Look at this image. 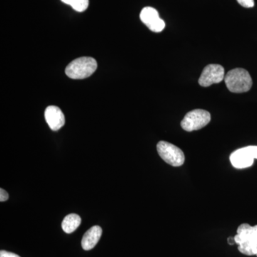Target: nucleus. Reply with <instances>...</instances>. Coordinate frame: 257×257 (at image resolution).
I'll return each mask as SVG.
<instances>
[{
    "label": "nucleus",
    "instance_id": "f257e3e1",
    "mask_svg": "<svg viewBox=\"0 0 257 257\" xmlns=\"http://www.w3.org/2000/svg\"><path fill=\"white\" fill-rule=\"evenodd\" d=\"M236 232L234 241L238 244L240 252L247 256H257V225L251 226L248 224H241Z\"/></svg>",
    "mask_w": 257,
    "mask_h": 257
},
{
    "label": "nucleus",
    "instance_id": "f03ea898",
    "mask_svg": "<svg viewBox=\"0 0 257 257\" xmlns=\"http://www.w3.org/2000/svg\"><path fill=\"white\" fill-rule=\"evenodd\" d=\"M224 82L231 92H248L252 87V79L248 71L242 68L231 69L226 74Z\"/></svg>",
    "mask_w": 257,
    "mask_h": 257
},
{
    "label": "nucleus",
    "instance_id": "7ed1b4c3",
    "mask_svg": "<svg viewBox=\"0 0 257 257\" xmlns=\"http://www.w3.org/2000/svg\"><path fill=\"white\" fill-rule=\"evenodd\" d=\"M96 68L97 63L94 58L82 57L71 62L66 67L65 73L69 78L82 79L90 77Z\"/></svg>",
    "mask_w": 257,
    "mask_h": 257
},
{
    "label": "nucleus",
    "instance_id": "20e7f679",
    "mask_svg": "<svg viewBox=\"0 0 257 257\" xmlns=\"http://www.w3.org/2000/svg\"><path fill=\"white\" fill-rule=\"evenodd\" d=\"M157 150L161 158L172 167L183 165L185 157L179 147L167 142L160 141L157 144Z\"/></svg>",
    "mask_w": 257,
    "mask_h": 257
},
{
    "label": "nucleus",
    "instance_id": "39448f33",
    "mask_svg": "<svg viewBox=\"0 0 257 257\" xmlns=\"http://www.w3.org/2000/svg\"><path fill=\"white\" fill-rule=\"evenodd\" d=\"M211 121V114L204 109H194L189 111L181 122L182 128L187 132L196 131L207 126Z\"/></svg>",
    "mask_w": 257,
    "mask_h": 257
},
{
    "label": "nucleus",
    "instance_id": "423d86ee",
    "mask_svg": "<svg viewBox=\"0 0 257 257\" xmlns=\"http://www.w3.org/2000/svg\"><path fill=\"white\" fill-rule=\"evenodd\" d=\"M255 159L257 160V146L243 147L230 155V162L236 169L251 167Z\"/></svg>",
    "mask_w": 257,
    "mask_h": 257
},
{
    "label": "nucleus",
    "instance_id": "0eeeda50",
    "mask_svg": "<svg viewBox=\"0 0 257 257\" xmlns=\"http://www.w3.org/2000/svg\"><path fill=\"white\" fill-rule=\"evenodd\" d=\"M224 69L220 64H211L203 69L199 79V85L207 87L213 84H218L224 80Z\"/></svg>",
    "mask_w": 257,
    "mask_h": 257
},
{
    "label": "nucleus",
    "instance_id": "6e6552de",
    "mask_svg": "<svg viewBox=\"0 0 257 257\" xmlns=\"http://www.w3.org/2000/svg\"><path fill=\"white\" fill-rule=\"evenodd\" d=\"M142 22L154 32H161L165 28V23L160 18L158 12L151 7H146L140 13Z\"/></svg>",
    "mask_w": 257,
    "mask_h": 257
},
{
    "label": "nucleus",
    "instance_id": "1a4fd4ad",
    "mask_svg": "<svg viewBox=\"0 0 257 257\" xmlns=\"http://www.w3.org/2000/svg\"><path fill=\"white\" fill-rule=\"evenodd\" d=\"M45 117L51 130L57 131L65 124V117L58 106H49L45 111Z\"/></svg>",
    "mask_w": 257,
    "mask_h": 257
},
{
    "label": "nucleus",
    "instance_id": "9d476101",
    "mask_svg": "<svg viewBox=\"0 0 257 257\" xmlns=\"http://www.w3.org/2000/svg\"><path fill=\"white\" fill-rule=\"evenodd\" d=\"M101 234H102V229L99 226H92V228L87 230L82 237L83 249L86 251L92 249L100 239Z\"/></svg>",
    "mask_w": 257,
    "mask_h": 257
},
{
    "label": "nucleus",
    "instance_id": "9b49d317",
    "mask_svg": "<svg viewBox=\"0 0 257 257\" xmlns=\"http://www.w3.org/2000/svg\"><path fill=\"white\" fill-rule=\"evenodd\" d=\"M81 217L76 214H70L64 217L62 228L64 232L71 234L79 227L81 224Z\"/></svg>",
    "mask_w": 257,
    "mask_h": 257
},
{
    "label": "nucleus",
    "instance_id": "f8f14e48",
    "mask_svg": "<svg viewBox=\"0 0 257 257\" xmlns=\"http://www.w3.org/2000/svg\"><path fill=\"white\" fill-rule=\"evenodd\" d=\"M64 4L72 7L75 11L82 13L89 7V0H61Z\"/></svg>",
    "mask_w": 257,
    "mask_h": 257
},
{
    "label": "nucleus",
    "instance_id": "ddd939ff",
    "mask_svg": "<svg viewBox=\"0 0 257 257\" xmlns=\"http://www.w3.org/2000/svg\"><path fill=\"white\" fill-rule=\"evenodd\" d=\"M238 3L245 8H251L254 6L253 0H236Z\"/></svg>",
    "mask_w": 257,
    "mask_h": 257
},
{
    "label": "nucleus",
    "instance_id": "4468645a",
    "mask_svg": "<svg viewBox=\"0 0 257 257\" xmlns=\"http://www.w3.org/2000/svg\"><path fill=\"white\" fill-rule=\"evenodd\" d=\"M8 199H9V194L5 189H0V202H5Z\"/></svg>",
    "mask_w": 257,
    "mask_h": 257
},
{
    "label": "nucleus",
    "instance_id": "2eb2a0df",
    "mask_svg": "<svg viewBox=\"0 0 257 257\" xmlns=\"http://www.w3.org/2000/svg\"><path fill=\"white\" fill-rule=\"evenodd\" d=\"M0 257H20L19 255L15 253L10 252V251L2 250L0 251Z\"/></svg>",
    "mask_w": 257,
    "mask_h": 257
},
{
    "label": "nucleus",
    "instance_id": "dca6fc26",
    "mask_svg": "<svg viewBox=\"0 0 257 257\" xmlns=\"http://www.w3.org/2000/svg\"><path fill=\"white\" fill-rule=\"evenodd\" d=\"M228 243H229L230 245H234L235 243L234 238L229 237L228 239Z\"/></svg>",
    "mask_w": 257,
    "mask_h": 257
}]
</instances>
